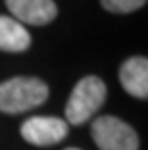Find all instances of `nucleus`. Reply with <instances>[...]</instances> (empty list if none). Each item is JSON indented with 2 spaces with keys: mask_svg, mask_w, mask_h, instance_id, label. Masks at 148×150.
Masks as SVG:
<instances>
[{
  "mask_svg": "<svg viewBox=\"0 0 148 150\" xmlns=\"http://www.w3.org/2000/svg\"><path fill=\"white\" fill-rule=\"evenodd\" d=\"M6 6L21 25H46L58 13L54 0H6Z\"/></svg>",
  "mask_w": 148,
  "mask_h": 150,
  "instance_id": "obj_5",
  "label": "nucleus"
},
{
  "mask_svg": "<svg viewBox=\"0 0 148 150\" xmlns=\"http://www.w3.org/2000/svg\"><path fill=\"white\" fill-rule=\"evenodd\" d=\"M48 98V85L37 77H13L0 83V112L21 114Z\"/></svg>",
  "mask_w": 148,
  "mask_h": 150,
  "instance_id": "obj_1",
  "label": "nucleus"
},
{
  "mask_svg": "<svg viewBox=\"0 0 148 150\" xmlns=\"http://www.w3.org/2000/svg\"><path fill=\"white\" fill-rule=\"evenodd\" d=\"M92 141L100 150H139V137L135 129L123 119L102 115L91 127Z\"/></svg>",
  "mask_w": 148,
  "mask_h": 150,
  "instance_id": "obj_3",
  "label": "nucleus"
},
{
  "mask_svg": "<svg viewBox=\"0 0 148 150\" xmlns=\"http://www.w3.org/2000/svg\"><path fill=\"white\" fill-rule=\"evenodd\" d=\"M100 2L108 12L113 13H131L146 4V0H100Z\"/></svg>",
  "mask_w": 148,
  "mask_h": 150,
  "instance_id": "obj_8",
  "label": "nucleus"
},
{
  "mask_svg": "<svg viewBox=\"0 0 148 150\" xmlns=\"http://www.w3.org/2000/svg\"><path fill=\"white\" fill-rule=\"evenodd\" d=\"M106 100V85L100 77L89 75L73 87L65 106V123L81 125L92 117Z\"/></svg>",
  "mask_w": 148,
  "mask_h": 150,
  "instance_id": "obj_2",
  "label": "nucleus"
},
{
  "mask_svg": "<svg viewBox=\"0 0 148 150\" xmlns=\"http://www.w3.org/2000/svg\"><path fill=\"white\" fill-rule=\"evenodd\" d=\"M31 46V35L19 21L8 16H0V50L23 52Z\"/></svg>",
  "mask_w": 148,
  "mask_h": 150,
  "instance_id": "obj_7",
  "label": "nucleus"
},
{
  "mask_svg": "<svg viewBox=\"0 0 148 150\" xmlns=\"http://www.w3.org/2000/svg\"><path fill=\"white\" fill-rule=\"evenodd\" d=\"M67 123L65 119L54 117V115H35L23 121L21 137L29 144L35 146H52L58 144L67 137Z\"/></svg>",
  "mask_w": 148,
  "mask_h": 150,
  "instance_id": "obj_4",
  "label": "nucleus"
},
{
  "mask_svg": "<svg viewBox=\"0 0 148 150\" xmlns=\"http://www.w3.org/2000/svg\"><path fill=\"white\" fill-rule=\"evenodd\" d=\"M65 150H79V148H65Z\"/></svg>",
  "mask_w": 148,
  "mask_h": 150,
  "instance_id": "obj_9",
  "label": "nucleus"
},
{
  "mask_svg": "<svg viewBox=\"0 0 148 150\" xmlns=\"http://www.w3.org/2000/svg\"><path fill=\"white\" fill-rule=\"evenodd\" d=\"M119 83L131 96H148V60L144 56H133L119 67Z\"/></svg>",
  "mask_w": 148,
  "mask_h": 150,
  "instance_id": "obj_6",
  "label": "nucleus"
}]
</instances>
